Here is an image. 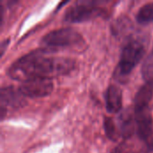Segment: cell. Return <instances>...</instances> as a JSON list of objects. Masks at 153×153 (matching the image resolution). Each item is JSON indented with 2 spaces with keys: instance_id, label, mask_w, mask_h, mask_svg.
I'll return each mask as SVG.
<instances>
[{
  "instance_id": "obj_1",
  "label": "cell",
  "mask_w": 153,
  "mask_h": 153,
  "mask_svg": "<svg viewBox=\"0 0 153 153\" xmlns=\"http://www.w3.org/2000/svg\"><path fill=\"white\" fill-rule=\"evenodd\" d=\"M75 67L74 59L48 56V51L34 50L14 61L6 74L16 81L25 82L34 78H48L69 74Z\"/></svg>"
},
{
  "instance_id": "obj_2",
  "label": "cell",
  "mask_w": 153,
  "mask_h": 153,
  "mask_svg": "<svg viewBox=\"0 0 153 153\" xmlns=\"http://www.w3.org/2000/svg\"><path fill=\"white\" fill-rule=\"evenodd\" d=\"M146 46L143 40L138 38H132L123 48L119 63L115 71V76L122 82L132 73L133 69L143 58Z\"/></svg>"
},
{
  "instance_id": "obj_3",
  "label": "cell",
  "mask_w": 153,
  "mask_h": 153,
  "mask_svg": "<svg viewBox=\"0 0 153 153\" xmlns=\"http://www.w3.org/2000/svg\"><path fill=\"white\" fill-rule=\"evenodd\" d=\"M99 1H78L65 13L64 20L68 22H82L96 19L107 13Z\"/></svg>"
},
{
  "instance_id": "obj_4",
  "label": "cell",
  "mask_w": 153,
  "mask_h": 153,
  "mask_svg": "<svg viewBox=\"0 0 153 153\" xmlns=\"http://www.w3.org/2000/svg\"><path fill=\"white\" fill-rule=\"evenodd\" d=\"M85 41L80 32L72 28H62L47 33L41 39V44L48 48L79 47Z\"/></svg>"
},
{
  "instance_id": "obj_5",
  "label": "cell",
  "mask_w": 153,
  "mask_h": 153,
  "mask_svg": "<svg viewBox=\"0 0 153 153\" xmlns=\"http://www.w3.org/2000/svg\"><path fill=\"white\" fill-rule=\"evenodd\" d=\"M54 84L48 78H34L22 82L19 87L20 92L24 97L44 98L50 95L53 91Z\"/></svg>"
},
{
  "instance_id": "obj_6",
  "label": "cell",
  "mask_w": 153,
  "mask_h": 153,
  "mask_svg": "<svg viewBox=\"0 0 153 153\" xmlns=\"http://www.w3.org/2000/svg\"><path fill=\"white\" fill-rule=\"evenodd\" d=\"M1 100V118L4 119L5 114L9 109H19L23 108L27 101L25 97L20 92L19 90H15L12 86L3 87L0 92Z\"/></svg>"
},
{
  "instance_id": "obj_7",
  "label": "cell",
  "mask_w": 153,
  "mask_h": 153,
  "mask_svg": "<svg viewBox=\"0 0 153 153\" xmlns=\"http://www.w3.org/2000/svg\"><path fill=\"white\" fill-rule=\"evenodd\" d=\"M135 121L139 137L147 143L153 134V120L150 108L135 111Z\"/></svg>"
},
{
  "instance_id": "obj_8",
  "label": "cell",
  "mask_w": 153,
  "mask_h": 153,
  "mask_svg": "<svg viewBox=\"0 0 153 153\" xmlns=\"http://www.w3.org/2000/svg\"><path fill=\"white\" fill-rule=\"evenodd\" d=\"M106 108L107 111L110 114H116L119 112L123 105V94L118 86L109 85L106 91Z\"/></svg>"
},
{
  "instance_id": "obj_9",
  "label": "cell",
  "mask_w": 153,
  "mask_h": 153,
  "mask_svg": "<svg viewBox=\"0 0 153 153\" xmlns=\"http://www.w3.org/2000/svg\"><path fill=\"white\" fill-rule=\"evenodd\" d=\"M153 97V80L148 81L137 91L134 98V110L139 111L149 108V103Z\"/></svg>"
},
{
  "instance_id": "obj_10",
  "label": "cell",
  "mask_w": 153,
  "mask_h": 153,
  "mask_svg": "<svg viewBox=\"0 0 153 153\" xmlns=\"http://www.w3.org/2000/svg\"><path fill=\"white\" fill-rule=\"evenodd\" d=\"M119 128L120 134L125 139L132 137V135L134 134L136 128V121L135 117H134L133 114L130 111H126L120 116Z\"/></svg>"
},
{
  "instance_id": "obj_11",
  "label": "cell",
  "mask_w": 153,
  "mask_h": 153,
  "mask_svg": "<svg viewBox=\"0 0 153 153\" xmlns=\"http://www.w3.org/2000/svg\"><path fill=\"white\" fill-rule=\"evenodd\" d=\"M136 21L139 24L146 25L153 22V2L145 4L143 5L137 14H136Z\"/></svg>"
},
{
  "instance_id": "obj_12",
  "label": "cell",
  "mask_w": 153,
  "mask_h": 153,
  "mask_svg": "<svg viewBox=\"0 0 153 153\" xmlns=\"http://www.w3.org/2000/svg\"><path fill=\"white\" fill-rule=\"evenodd\" d=\"M104 130L107 137L111 141H117L118 138V133L116 129L114 120L109 117H104Z\"/></svg>"
},
{
  "instance_id": "obj_13",
  "label": "cell",
  "mask_w": 153,
  "mask_h": 153,
  "mask_svg": "<svg viewBox=\"0 0 153 153\" xmlns=\"http://www.w3.org/2000/svg\"><path fill=\"white\" fill-rule=\"evenodd\" d=\"M142 74L146 82L153 80V49L143 62Z\"/></svg>"
},
{
  "instance_id": "obj_14",
  "label": "cell",
  "mask_w": 153,
  "mask_h": 153,
  "mask_svg": "<svg viewBox=\"0 0 153 153\" xmlns=\"http://www.w3.org/2000/svg\"><path fill=\"white\" fill-rule=\"evenodd\" d=\"M125 152V144L122 143V144H119L118 146L115 147L111 153H124Z\"/></svg>"
},
{
  "instance_id": "obj_15",
  "label": "cell",
  "mask_w": 153,
  "mask_h": 153,
  "mask_svg": "<svg viewBox=\"0 0 153 153\" xmlns=\"http://www.w3.org/2000/svg\"><path fill=\"white\" fill-rule=\"evenodd\" d=\"M9 41H10V39H4V40H3V41L1 42V47H0L1 56H3V55H4V51H5V48H6V47H7V46H8V44H9Z\"/></svg>"
}]
</instances>
